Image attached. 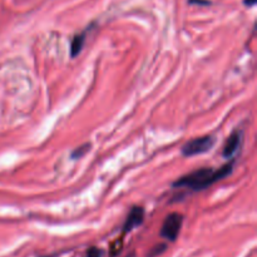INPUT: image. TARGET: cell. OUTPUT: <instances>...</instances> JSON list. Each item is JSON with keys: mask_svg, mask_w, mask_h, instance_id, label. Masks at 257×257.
Listing matches in <instances>:
<instances>
[{"mask_svg": "<svg viewBox=\"0 0 257 257\" xmlns=\"http://www.w3.org/2000/svg\"><path fill=\"white\" fill-rule=\"evenodd\" d=\"M233 170V162L226 163L218 170H213V168H201V170H196L193 172L188 173V175L183 176V177L178 178L173 187H185L190 188L192 191H202L212 186L213 183L218 182V181L223 180L231 175Z\"/></svg>", "mask_w": 257, "mask_h": 257, "instance_id": "obj_1", "label": "cell"}, {"mask_svg": "<svg viewBox=\"0 0 257 257\" xmlns=\"http://www.w3.org/2000/svg\"><path fill=\"white\" fill-rule=\"evenodd\" d=\"M215 146V137L212 136H203V137L193 138L182 146L181 152L185 157H193V156L202 155L208 152Z\"/></svg>", "mask_w": 257, "mask_h": 257, "instance_id": "obj_2", "label": "cell"}, {"mask_svg": "<svg viewBox=\"0 0 257 257\" xmlns=\"http://www.w3.org/2000/svg\"><path fill=\"white\" fill-rule=\"evenodd\" d=\"M183 223V216L178 212H173L168 215L163 221V225L161 227V236L166 240L173 241L177 240L178 235H180L181 227Z\"/></svg>", "mask_w": 257, "mask_h": 257, "instance_id": "obj_3", "label": "cell"}, {"mask_svg": "<svg viewBox=\"0 0 257 257\" xmlns=\"http://www.w3.org/2000/svg\"><path fill=\"white\" fill-rule=\"evenodd\" d=\"M241 142H242V135H241V132L235 131V132L231 133V136L227 138L225 146H223V151H222L223 157L227 158V160H230L231 157H233V156L237 153L238 148H240L241 146Z\"/></svg>", "mask_w": 257, "mask_h": 257, "instance_id": "obj_4", "label": "cell"}, {"mask_svg": "<svg viewBox=\"0 0 257 257\" xmlns=\"http://www.w3.org/2000/svg\"><path fill=\"white\" fill-rule=\"evenodd\" d=\"M143 220H145V210L142 207H137V206L133 207L128 213L127 220L123 226V232H131L135 227L142 225Z\"/></svg>", "mask_w": 257, "mask_h": 257, "instance_id": "obj_5", "label": "cell"}, {"mask_svg": "<svg viewBox=\"0 0 257 257\" xmlns=\"http://www.w3.org/2000/svg\"><path fill=\"white\" fill-rule=\"evenodd\" d=\"M85 42V33H80V34H77L72 40V44H70V55L73 58L79 55V53L82 52L83 47H84Z\"/></svg>", "mask_w": 257, "mask_h": 257, "instance_id": "obj_6", "label": "cell"}, {"mask_svg": "<svg viewBox=\"0 0 257 257\" xmlns=\"http://www.w3.org/2000/svg\"><path fill=\"white\" fill-rule=\"evenodd\" d=\"M89 148H90V143H85V145H83V146H80V147L75 148V150L73 151V153H72V158H73V160H78V158L83 157V156H84L85 153L89 151Z\"/></svg>", "mask_w": 257, "mask_h": 257, "instance_id": "obj_7", "label": "cell"}, {"mask_svg": "<svg viewBox=\"0 0 257 257\" xmlns=\"http://www.w3.org/2000/svg\"><path fill=\"white\" fill-rule=\"evenodd\" d=\"M166 250H167V245H166V243H160V245L155 246V247L150 251V255H148V257L160 256L161 253L165 252Z\"/></svg>", "mask_w": 257, "mask_h": 257, "instance_id": "obj_8", "label": "cell"}, {"mask_svg": "<svg viewBox=\"0 0 257 257\" xmlns=\"http://www.w3.org/2000/svg\"><path fill=\"white\" fill-rule=\"evenodd\" d=\"M103 256V251L100 248L97 247H90L89 250L87 251L84 257H102Z\"/></svg>", "mask_w": 257, "mask_h": 257, "instance_id": "obj_9", "label": "cell"}, {"mask_svg": "<svg viewBox=\"0 0 257 257\" xmlns=\"http://www.w3.org/2000/svg\"><path fill=\"white\" fill-rule=\"evenodd\" d=\"M190 4H197V5H210V0H188Z\"/></svg>", "mask_w": 257, "mask_h": 257, "instance_id": "obj_10", "label": "cell"}, {"mask_svg": "<svg viewBox=\"0 0 257 257\" xmlns=\"http://www.w3.org/2000/svg\"><path fill=\"white\" fill-rule=\"evenodd\" d=\"M245 5H247V7H252V5L256 4V0H245Z\"/></svg>", "mask_w": 257, "mask_h": 257, "instance_id": "obj_11", "label": "cell"}]
</instances>
